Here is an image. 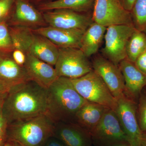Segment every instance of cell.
<instances>
[{
    "instance_id": "cell-1",
    "label": "cell",
    "mask_w": 146,
    "mask_h": 146,
    "mask_svg": "<svg viewBox=\"0 0 146 146\" xmlns=\"http://www.w3.org/2000/svg\"><path fill=\"white\" fill-rule=\"evenodd\" d=\"M47 89L33 80L11 87L3 105L8 124L46 114Z\"/></svg>"
},
{
    "instance_id": "cell-2",
    "label": "cell",
    "mask_w": 146,
    "mask_h": 146,
    "mask_svg": "<svg viewBox=\"0 0 146 146\" xmlns=\"http://www.w3.org/2000/svg\"><path fill=\"white\" fill-rule=\"evenodd\" d=\"M88 102L75 89L70 78L58 77L47 89L46 114L54 123L73 122L79 110Z\"/></svg>"
},
{
    "instance_id": "cell-3",
    "label": "cell",
    "mask_w": 146,
    "mask_h": 146,
    "mask_svg": "<svg viewBox=\"0 0 146 146\" xmlns=\"http://www.w3.org/2000/svg\"><path fill=\"white\" fill-rule=\"evenodd\" d=\"M54 124L47 114L9 124L7 140L24 146H42L54 135Z\"/></svg>"
},
{
    "instance_id": "cell-4",
    "label": "cell",
    "mask_w": 146,
    "mask_h": 146,
    "mask_svg": "<svg viewBox=\"0 0 146 146\" xmlns=\"http://www.w3.org/2000/svg\"><path fill=\"white\" fill-rule=\"evenodd\" d=\"M15 49L29 53L50 65H55L59 48L46 37L24 27L16 29L13 35Z\"/></svg>"
},
{
    "instance_id": "cell-5",
    "label": "cell",
    "mask_w": 146,
    "mask_h": 146,
    "mask_svg": "<svg viewBox=\"0 0 146 146\" xmlns=\"http://www.w3.org/2000/svg\"><path fill=\"white\" fill-rule=\"evenodd\" d=\"M70 79L75 89L87 101L104 106L115 112L117 99L94 70L81 77Z\"/></svg>"
},
{
    "instance_id": "cell-6",
    "label": "cell",
    "mask_w": 146,
    "mask_h": 146,
    "mask_svg": "<svg viewBox=\"0 0 146 146\" xmlns=\"http://www.w3.org/2000/svg\"><path fill=\"white\" fill-rule=\"evenodd\" d=\"M55 69L58 77L74 79L90 72L93 68L88 57L80 48H59Z\"/></svg>"
},
{
    "instance_id": "cell-7",
    "label": "cell",
    "mask_w": 146,
    "mask_h": 146,
    "mask_svg": "<svg viewBox=\"0 0 146 146\" xmlns=\"http://www.w3.org/2000/svg\"><path fill=\"white\" fill-rule=\"evenodd\" d=\"M135 30L133 26L127 25L108 27L105 34V46L101 50L103 56L118 66L126 58L127 44Z\"/></svg>"
},
{
    "instance_id": "cell-8",
    "label": "cell",
    "mask_w": 146,
    "mask_h": 146,
    "mask_svg": "<svg viewBox=\"0 0 146 146\" xmlns=\"http://www.w3.org/2000/svg\"><path fill=\"white\" fill-rule=\"evenodd\" d=\"M93 9V21L103 26H133L131 12L124 7L120 0H95Z\"/></svg>"
},
{
    "instance_id": "cell-9",
    "label": "cell",
    "mask_w": 146,
    "mask_h": 146,
    "mask_svg": "<svg viewBox=\"0 0 146 146\" xmlns=\"http://www.w3.org/2000/svg\"><path fill=\"white\" fill-rule=\"evenodd\" d=\"M117 100L115 112L130 146H141L143 132L136 115L135 104L133 100L125 95Z\"/></svg>"
},
{
    "instance_id": "cell-10",
    "label": "cell",
    "mask_w": 146,
    "mask_h": 146,
    "mask_svg": "<svg viewBox=\"0 0 146 146\" xmlns=\"http://www.w3.org/2000/svg\"><path fill=\"white\" fill-rule=\"evenodd\" d=\"M43 16L48 26L65 29L85 31L94 22L92 15L63 9L48 11Z\"/></svg>"
},
{
    "instance_id": "cell-11",
    "label": "cell",
    "mask_w": 146,
    "mask_h": 146,
    "mask_svg": "<svg viewBox=\"0 0 146 146\" xmlns=\"http://www.w3.org/2000/svg\"><path fill=\"white\" fill-rule=\"evenodd\" d=\"M93 70L101 78L116 99L125 95V81L118 65L100 55L92 61Z\"/></svg>"
},
{
    "instance_id": "cell-12",
    "label": "cell",
    "mask_w": 146,
    "mask_h": 146,
    "mask_svg": "<svg viewBox=\"0 0 146 146\" xmlns=\"http://www.w3.org/2000/svg\"><path fill=\"white\" fill-rule=\"evenodd\" d=\"M15 9L9 22L11 26L33 30L47 26L43 14L25 0H16Z\"/></svg>"
},
{
    "instance_id": "cell-13",
    "label": "cell",
    "mask_w": 146,
    "mask_h": 146,
    "mask_svg": "<svg viewBox=\"0 0 146 146\" xmlns=\"http://www.w3.org/2000/svg\"><path fill=\"white\" fill-rule=\"evenodd\" d=\"M33 32L45 36L58 48H80V42L85 31L65 29L47 26L35 29Z\"/></svg>"
},
{
    "instance_id": "cell-14",
    "label": "cell",
    "mask_w": 146,
    "mask_h": 146,
    "mask_svg": "<svg viewBox=\"0 0 146 146\" xmlns=\"http://www.w3.org/2000/svg\"><path fill=\"white\" fill-rule=\"evenodd\" d=\"M24 67L31 80L46 89L58 78L52 65L29 53L26 54Z\"/></svg>"
},
{
    "instance_id": "cell-15",
    "label": "cell",
    "mask_w": 146,
    "mask_h": 146,
    "mask_svg": "<svg viewBox=\"0 0 146 146\" xmlns=\"http://www.w3.org/2000/svg\"><path fill=\"white\" fill-rule=\"evenodd\" d=\"M103 141L127 142V137L123 130L116 112L108 108L99 124L92 132Z\"/></svg>"
},
{
    "instance_id": "cell-16",
    "label": "cell",
    "mask_w": 146,
    "mask_h": 146,
    "mask_svg": "<svg viewBox=\"0 0 146 146\" xmlns=\"http://www.w3.org/2000/svg\"><path fill=\"white\" fill-rule=\"evenodd\" d=\"M118 66L124 80L125 94L131 99L136 98L146 86V75L127 59L121 61Z\"/></svg>"
},
{
    "instance_id": "cell-17",
    "label": "cell",
    "mask_w": 146,
    "mask_h": 146,
    "mask_svg": "<svg viewBox=\"0 0 146 146\" xmlns=\"http://www.w3.org/2000/svg\"><path fill=\"white\" fill-rule=\"evenodd\" d=\"M9 55L0 54V79L11 86L31 80L24 66L18 65Z\"/></svg>"
},
{
    "instance_id": "cell-18",
    "label": "cell",
    "mask_w": 146,
    "mask_h": 146,
    "mask_svg": "<svg viewBox=\"0 0 146 146\" xmlns=\"http://www.w3.org/2000/svg\"><path fill=\"white\" fill-rule=\"evenodd\" d=\"M78 124L71 122L55 123L54 133L66 146H86L85 136Z\"/></svg>"
},
{
    "instance_id": "cell-19",
    "label": "cell",
    "mask_w": 146,
    "mask_h": 146,
    "mask_svg": "<svg viewBox=\"0 0 146 146\" xmlns=\"http://www.w3.org/2000/svg\"><path fill=\"white\" fill-rule=\"evenodd\" d=\"M108 108L104 106L89 102L76 113L75 121L81 127L92 132Z\"/></svg>"
},
{
    "instance_id": "cell-20",
    "label": "cell",
    "mask_w": 146,
    "mask_h": 146,
    "mask_svg": "<svg viewBox=\"0 0 146 146\" xmlns=\"http://www.w3.org/2000/svg\"><path fill=\"white\" fill-rule=\"evenodd\" d=\"M106 27L94 22L88 28L82 35L80 49L87 57L96 54L104 39Z\"/></svg>"
},
{
    "instance_id": "cell-21",
    "label": "cell",
    "mask_w": 146,
    "mask_h": 146,
    "mask_svg": "<svg viewBox=\"0 0 146 146\" xmlns=\"http://www.w3.org/2000/svg\"><path fill=\"white\" fill-rule=\"evenodd\" d=\"M95 0H56L40 5L41 10L51 11L68 9L79 13H86L94 8Z\"/></svg>"
},
{
    "instance_id": "cell-22",
    "label": "cell",
    "mask_w": 146,
    "mask_h": 146,
    "mask_svg": "<svg viewBox=\"0 0 146 146\" xmlns=\"http://www.w3.org/2000/svg\"><path fill=\"white\" fill-rule=\"evenodd\" d=\"M146 51V33L135 30L130 36L126 47V59L134 63Z\"/></svg>"
},
{
    "instance_id": "cell-23",
    "label": "cell",
    "mask_w": 146,
    "mask_h": 146,
    "mask_svg": "<svg viewBox=\"0 0 146 146\" xmlns=\"http://www.w3.org/2000/svg\"><path fill=\"white\" fill-rule=\"evenodd\" d=\"M130 12L134 27L146 33V0H136Z\"/></svg>"
},
{
    "instance_id": "cell-24",
    "label": "cell",
    "mask_w": 146,
    "mask_h": 146,
    "mask_svg": "<svg viewBox=\"0 0 146 146\" xmlns=\"http://www.w3.org/2000/svg\"><path fill=\"white\" fill-rule=\"evenodd\" d=\"M14 50L9 32V27L6 21L0 23V54H10Z\"/></svg>"
},
{
    "instance_id": "cell-25",
    "label": "cell",
    "mask_w": 146,
    "mask_h": 146,
    "mask_svg": "<svg viewBox=\"0 0 146 146\" xmlns=\"http://www.w3.org/2000/svg\"><path fill=\"white\" fill-rule=\"evenodd\" d=\"M138 124L143 133L146 131V92H141L138 105Z\"/></svg>"
},
{
    "instance_id": "cell-26",
    "label": "cell",
    "mask_w": 146,
    "mask_h": 146,
    "mask_svg": "<svg viewBox=\"0 0 146 146\" xmlns=\"http://www.w3.org/2000/svg\"><path fill=\"white\" fill-rule=\"evenodd\" d=\"M3 99L0 100V146H4L7 141V128L8 123L3 114Z\"/></svg>"
},
{
    "instance_id": "cell-27",
    "label": "cell",
    "mask_w": 146,
    "mask_h": 146,
    "mask_svg": "<svg viewBox=\"0 0 146 146\" xmlns=\"http://www.w3.org/2000/svg\"><path fill=\"white\" fill-rule=\"evenodd\" d=\"M16 0H0V23L6 21Z\"/></svg>"
},
{
    "instance_id": "cell-28",
    "label": "cell",
    "mask_w": 146,
    "mask_h": 146,
    "mask_svg": "<svg viewBox=\"0 0 146 146\" xmlns=\"http://www.w3.org/2000/svg\"><path fill=\"white\" fill-rule=\"evenodd\" d=\"M12 57L18 65L24 66L26 60V54L21 50L14 49L12 52Z\"/></svg>"
},
{
    "instance_id": "cell-29",
    "label": "cell",
    "mask_w": 146,
    "mask_h": 146,
    "mask_svg": "<svg viewBox=\"0 0 146 146\" xmlns=\"http://www.w3.org/2000/svg\"><path fill=\"white\" fill-rule=\"evenodd\" d=\"M134 63L137 68L146 75V51L136 59Z\"/></svg>"
},
{
    "instance_id": "cell-30",
    "label": "cell",
    "mask_w": 146,
    "mask_h": 146,
    "mask_svg": "<svg viewBox=\"0 0 146 146\" xmlns=\"http://www.w3.org/2000/svg\"><path fill=\"white\" fill-rule=\"evenodd\" d=\"M11 87L8 84L0 79V100L5 98Z\"/></svg>"
},
{
    "instance_id": "cell-31",
    "label": "cell",
    "mask_w": 146,
    "mask_h": 146,
    "mask_svg": "<svg viewBox=\"0 0 146 146\" xmlns=\"http://www.w3.org/2000/svg\"><path fill=\"white\" fill-rule=\"evenodd\" d=\"M51 137L46 141L44 144V146H65L60 141L57 139L52 138Z\"/></svg>"
},
{
    "instance_id": "cell-32",
    "label": "cell",
    "mask_w": 146,
    "mask_h": 146,
    "mask_svg": "<svg viewBox=\"0 0 146 146\" xmlns=\"http://www.w3.org/2000/svg\"><path fill=\"white\" fill-rule=\"evenodd\" d=\"M136 0H120L121 3L127 10L131 11Z\"/></svg>"
},
{
    "instance_id": "cell-33",
    "label": "cell",
    "mask_w": 146,
    "mask_h": 146,
    "mask_svg": "<svg viewBox=\"0 0 146 146\" xmlns=\"http://www.w3.org/2000/svg\"><path fill=\"white\" fill-rule=\"evenodd\" d=\"M4 146H24L17 141L13 140H7Z\"/></svg>"
},
{
    "instance_id": "cell-34",
    "label": "cell",
    "mask_w": 146,
    "mask_h": 146,
    "mask_svg": "<svg viewBox=\"0 0 146 146\" xmlns=\"http://www.w3.org/2000/svg\"><path fill=\"white\" fill-rule=\"evenodd\" d=\"M141 146H146V131L143 133Z\"/></svg>"
},
{
    "instance_id": "cell-35",
    "label": "cell",
    "mask_w": 146,
    "mask_h": 146,
    "mask_svg": "<svg viewBox=\"0 0 146 146\" xmlns=\"http://www.w3.org/2000/svg\"><path fill=\"white\" fill-rule=\"evenodd\" d=\"M114 146H130L129 145H123V144H119V145H114Z\"/></svg>"
}]
</instances>
